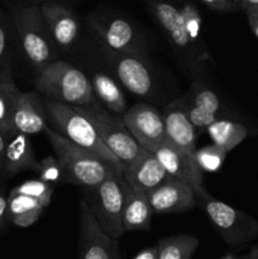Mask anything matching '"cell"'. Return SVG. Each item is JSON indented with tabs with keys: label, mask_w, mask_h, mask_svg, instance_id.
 Wrapping results in <instances>:
<instances>
[{
	"label": "cell",
	"mask_w": 258,
	"mask_h": 259,
	"mask_svg": "<svg viewBox=\"0 0 258 259\" xmlns=\"http://www.w3.org/2000/svg\"><path fill=\"white\" fill-rule=\"evenodd\" d=\"M45 134L62 169V182L90 189L98 186L111 175L123 174V168L71 143L50 126H47Z\"/></svg>",
	"instance_id": "6da1fadb"
},
{
	"label": "cell",
	"mask_w": 258,
	"mask_h": 259,
	"mask_svg": "<svg viewBox=\"0 0 258 259\" xmlns=\"http://www.w3.org/2000/svg\"><path fill=\"white\" fill-rule=\"evenodd\" d=\"M10 17L25 57L35 72L57 60V47L53 42L39 5L9 2Z\"/></svg>",
	"instance_id": "7a4b0ae2"
},
{
	"label": "cell",
	"mask_w": 258,
	"mask_h": 259,
	"mask_svg": "<svg viewBox=\"0 0 258 259\" xmlns=\"http://www.w3.org/2000/svg\"><path fill=\"white\" fill-rule=\"evenodd\" d=\"M34 85L47 99L57 103L83 106L96 101L90 78L66 61L56 60L38 71Z\"/></svg>",
	"instance_id": "3957f363"
},
{
	"label": "cell",
	"mask_w": 258,
	"mask_h": 259,
	"mask_svg": "<svg viewBox=\"0 0 258 259\" xmlns=\"http://www.w3.org/2000/svg\"><path fill=\"white\" fill-rule=\"evenodd\" d=\"M43 103H45L47 120H50V123L53 125V131H56L63 138L76 144L80 148L96 154L104 161L109 162L119 168H123L119 159L103 143L90 120L77 113L72 105L57 103V101L50 100V99L43 100Z\"/></svg>",
	"instance_id": "277c9868"
},
{
	"label": "cell",
	"mask_w": 258,
	"mask_h": 259,
	"mask_svg": "<svg viewBox=\"0 0 258 259\" xmlns=\"http://www.w3.org/2000/svg\"><path fill=\"white\" fill-rule=\"evenodd\" d=\"M73 108L77 113L90 120L103 143L119 159L123 168L131 166L144 152V149L129 133L123 119L106 110L98 100L89 105Z\"/></svg>",
	"instance_id": "5b68a950"
},
{
	"label": "cell",
	"mask_w": 258,
	"mask_h": 259,
	"mask_svg": "<svg viewBox=\"0 0 258 259\" xmlns=\"http://www.w3.org/2000/svg\"><path fill=\"white\" fill-rule=\"evenodd\" d=\"M207 219L228 245H243L258 238V220L215 199L205 189L195 194Z\"/></svg>",
	"instance_id": "8992f818"
},
{
	"label": "cell",
	"mask_w": 258,
	"mask_h": 259,
	"mask_svg": "<svg viewBox=\"0 0 258 259\" xmlns=\"http://www.w3.org/2000/svg\"><path fill=\"white\" fill-rule=\"evenodd\" d=\"M88 190L89 199L85 200L95 220L109 237L119 240L124 234L123 212L128 191L123 174L111 175Z\"/></svg>",
	"instance_id": "52a82bcc"
},
{
	"label": "cell",
	"mask_w": 258,
	"mask_h": 259,
	"mask_svg": "<svg viewBox=\"0 0 258 259\" xmlns=\"http://www.w3.org/2000/svg\"><path fill=\"white\" fill-rule=\"evenodd\" d=\"M88 24L105 50L124 55H146L143 38L131 20L120 15L93 13L88 17Z\"/></svg>",
	"instance_id": "ba28073f"
},
{
	"label": "cell",
	"mask_w": 258,
	"mask_h": 259,
	"mask_svg": "<svg viewBox=\"0 0 258 259\" xmlns=\"http://www.w3.org/2000/svg\"><path fill=\"white\" fill-rule=\"evenodd\" d=\"M174 103L184 110L197 133L206 132L207 126L219 119H229V111L218 91L199 78L194 80L189 91Z\"/></svg>",
	"instance_id": "9c48e42d"
},
{
	"label": "cell",
	"mask_w": 258,
	"mask_h": 259,
	"mask_svg": "<svg viewBox=\"0 0 258 259\" xmlns=\"http://www.w3.org/2000/svg\"><path fill=\"white\" fill-rule=\"evenodd\" d=\"M148 8L161 27L162 32L166 35L172 50L179 55L182 61H185V63H187L190 68L199 71V62H201V58L199 57L190 40L184 18L176 3L158 0V2L148 3Z\"/></svg>",
	"instance_id": "30bf717a"
},
{
	"label": "cell",
	"mask_w": 258,
	"mask_h": 259,
	"mask_svg": "<svg viewBox=\"0 0 258 259\" xmlns=\"http://www.w3.org/2000/svg\"><path fill=\"white\" fill-rule=\"evenodd\" d=\"M78 211L77 259H121L118 240L101 229L85 199L78 204Z\"/></svg>",
	"instance_id": "8fae6325"
},
{
	"label": "cell",
	"mask_w": 258,
	"mask_h": 259,
	"mask_svg": "<svg viewBox=\"0 0 258 259\" xmlns=\"http://www.w3.org/2000/svg\"><path fill=\"white\" fill-rule=\"evenodd\" d=\"M121 119L144 151L154 153L166 139L163 114L149 104H134L126 109Z\"/></svg>",
	"instance_id": "7c38bea8"
},
{
	"label": "cell",
	"mask_w": 258,
	"mask_h": 259,
	"mask_svg": "<svg viewBox=\"0 0 258 259\" xmlns=\"http://www.w3.org/2000/svg\"><path fill=\"white\" fill-rule=\"evenodd\" d=\"M103 53L115 76L129 93L139 98H149L153 95L154 78L144 56L124 55L111 52L105 48H103Z\"/></svg>",
	"instance_id": "4fadbf2b"
},
{
	"label": "cell",
	"mask_w": 258,
	"mask_h": 259,
	"mask_svg": "<svg viewBox=\"0 0 258 259\" xmlns=\"http://www.w3.org/2000/svg\"><path fill=\"white\" fill-rule=\"evenodd\" d=\"M39 8L57 50L72 51L81 34L80 18L73 8L65 0H47Z\"/></svg>",
	"instance_id": "5bb4252c"
},
{
	"label": "cell",
	"mask_w": 258,
	"mask_h": 259,
	"mask_svg": "<svg viewBox=\"0 0 258 259\" xmlns=\"http://www.w3.org/2000/svg\"><path fill=\"white\" fill-rule=\"evenodd\" d=\"M154 214H179L194 209L196 205L195 192L189 185L168 177L148 194Z\"/></svg>",
	"instance_id": "9a60e30c"
},
{
	"label": "cell",
	"mask_w": 258,
	"mask_h": 259,
	"mask_svg": "<svg viewBox=\"0 0 258 259\" xmlns=\"http://www.w3.org/2000/svg\"><path fill=\"white\" fill-rule=\"evenodd\" d=\"M154 154L169 177H174L189 185L195 194L204 189L202 171L197 166L195 156L175 148L166 141L154 152Z\"/></svg>",
	"instance_id": "2e32d148"
},
{
	"label": "cell",
	"mask_w": 258,
	"mask_h": 259,
	"mask_svg": "<svg viewBox=\"0 0 258 259\" xmlns=\"http://www.w3.org/2000/svg\"><path fill=\"white\" fill-rule=\"evenodd\" d=\"M123 177L131 189L149 194L169 176L156 154L144 151L131 166L124 168Z\"/></svg>",
	"instance_id": "e0dca14e"
},
{
	"label": "cell",
	"mask_w": 258,
	"mask_h": 259,
	"mask_svg": "<svg viewBox=\"0 0 258 259\" xmlns=\"http://www.w3.org/2000/svg\"><path fill=\"white\" fill-rule=\"evenodd\" d=\"M164 132L166 139L171 146L187 154L196 153L197 132L181 108L172 101L164 108Z\"/></svg>",
	"instance_id": "ac0fdd59"
},
{
	"label": "cell",
	"mask_w": 258,
	"mask_h": 259,
	"mask_svg": "<svg viewBox=\"0 0 258 259\" xmlns=\"http://www.w3.org/2000/svg\"><path fill=\"white\" fill-rule=\"evenodd\" d=\"M46 120L47 115L45 103L40 96L34 91L22 93L13 116L15 133H23L27 136L45 133L48 126Z\"/></svg>",
	"instance_id": "d6986e66"
},
{
	"label": "cell",
	"mask_w": 258,
	"mask_h": 259,
	"mask_svg": "<svg viewBox=\"0 0 258 259\" xmlns=\"http://www.w3.org/2000/svg\"><path fill=\"white\" fill-rule=\"evenodd\" d=\"M154 211L149 202L148 194L129 187L126 191L123 212V228L126 232H148Z\"/></svg>",
	"instance_id": "ffe728a7"
},
{
	"label": "cell",
	"mask_w": 258,
	"mask_h": 259,
	"mask_svg": "<svg viewBox=\"0 0 258 259\" xmlns=\"http://www.w3.org/2000/svg\"><path fill=\"white\" fill-rule=\"evenodd\" d=\"M39 162L35 159L29 136L15 133L8 139L4 156V172L14 175L23 169L37 171Z\"/></svg>",
	"instance_id": "44dd1931"
},
{
	"label": "cell",
	"mask_w": 258,
	"mask_h": 259,
	"mask_svg": "<svg viewBox=\"0 0 258 259\" xmlns=\"http://www.w3.org/2000/svg\"><path fill=\"white\" fill-rule=\"evenodd\" d=\"M90 81L96 100L100 101L106 110L115 115H123L125 113L128 109L125 95L113 76L103 71H95Z\"/></svg>",
	"instance_id": "7402d4cb"
},
{
	"label": "cell",
	"mask_w": 258,
	"mask_h": 259,
	"mask_svg": "<svg viewBox=\"0 0 258 259\" xmlns=\"http://www.w3.org/2000/svg\"><path fill=\"white\" fill-rule=\"evenodd\" d=\"M206 133L211 139L212 144L229 153L247 138L249 131L240 121L232 120V119H219L207 126Z\"/></svg>",
	"instance_id": "603a6c76"
},
{
	"label": "cell",
	"mask_w": 258,
	"mask_h": 259,
	"mask_svg": "<svg viewBox=\"0 0 258 259\" xmlns=\"http://www.w3.org/2000/svg\"><path fill=\"white\" fill-rule=\"evenodd\" d=\"M22 91L12 78H0V133L7 137L15 134L13 116Z\"/></svg>",
	"instance_id": "cb8c5ba5"
},
{
	"label": "cell",
	"mask_w": 258,
	"mask_h": 259,
	"mask_svg": "<svg viewBox=\"0 0 258 259\" xmlns=\"http://www.w3.org/2000/svg\"><path fill=\"white\" fill-rule=\"evenodd\" d=\"M200 240L190 234H177L162 238L156 244L157 259H191Z\"/></svg>",
	"instance_id": "d4e9b609"
},
{
	"label": "cell",
	"mask_w": 258,
	"mask_h": 259,
	"mask_svg": "<svg viewBox=\"0 0 258 259\" xmlns=\"http://www.w3.org/2000/svg\"><path fill=\"white\" fill-rule=\"evenodd\" d=\"M176 4L181 12L186 32L197 55L201 58V61H209V52L206 51L205 43L202 40V19L199 9L191 0H180Z\"/></svg>",
	"instance_id": "484cf974"
},
{
	"label": "cell",
	"mask_w": 258,
	"mask_h": 259,
	"mask_svg": "<svg viewBox=\"0 0 258 259\" xmlns=\"http://www.w3.org/2000/svg\"><path fill=\"white\" fill-rule=\"evenodd\" d=\"M12 29L10 20L0 12V78H12Z\"/></svg>",
	"instance_id": "4316f807"
},
{
	"label": "cell",
	"mask_w": 258,
	"mask_h": 259,
	"mask_svg": "<svg viewBox=\"0 0 258 259\" xmlns=\"http://www.w3.org/2000/svg\"><path fill=\"white\" fill-rule=\"evenodd\" d=\"M227 152L215 144H209L196 149L195 161L202 172H218L224 164Z\"/></svg>",
	"instance_id": "83f0119b"
},
{
	"label": "cell",
	"mask_w": 258,
	"mask_h": 259,
	"mask_svg": "<svg viewBox=\"0 0 258 259\" xmlns=\"http://www.w3.org/2000/svg\"><path fill=\"white\" fill-rule=\"evenodd\" d=\"M53 191H55L53 185L47 184V182L42 181L39 179L28 180V181L23 182L19 186L14 187L12 190V192H14V194L25 195V196L38 200L45 207H47L51 204Z\"/></svg>",
	"instance_id": "f1b7e54d"
},
{
	"label": "cell",
	"mask_w": 258,
	"mask_h": 259,
	"mask_svg": "<svg viewBox=\"0 0 258 259\" xmlns=\"http://www.w3.org/2000/svg\"><path fill=\"white\" fill-rule=\"evenodd\" d=\"M46 207L38 200L25 195L10 192L8 197V214L10 219L35 210H45Z\"/></svg>",
	"instance_id": "f546056e"
},
{
	"label": "cell",
	"mask_w": 258,
	"mask_h": 259,
	"mask_svg": "<svg viewBox=\"0 0 258 259\" xmlns=\"http://www.w3.org/2000/svg\"><path fill=\"white\" fill-rule=\"evenodd\" d=\"M37 172L39 174V180L53 186L62 182V169L56 157L48 156L39 161Z\"/></svg>",
	"instance_id": "4dcf8cb0"
},
{
	"label": "cell",
	"mask_w": 258,
	"mask_h": 259,
	"mask_svg": "<svg viewBox=\"0 0 258 259\" xmlns=\"http://www.w3.org/2000/svg\"><path fill=\"white\" fill-rule=\"evenodd\" d=\"M200 2L204 3L207 8L215 10V12L229 13L238 9V7L232 0H200Z\"/></svg>",
	"instance_id": "1f68e13d"
},
{
	"label": "cell",
	"mask_w": 258,
	"mask_h": 259,
	"mask_svg": "<svg viewBox=\"0 0 258 259\" xmlns=\"http://www.w3.org/2000/svg\"><path fill=\"white\" fill-rule=\"evenodd\" d=\"M42 212H43V210H35V211L27 212V214H23V215H19V217L13 218L12 222H13V224H15L17 227L28 228V227H30V225L34 224V223L39 219L40 215H42Z\"/></svg>",
	"instance_id": "d6a6232c"
},
{
	"label": "cell",
	"mask_w": 258,
	"mask_h": 259,
	"mask_svg": "<svg viewBox=\"0 0 258 259\" xmlns=\"http://www.w3.org/2000/svg\"><path fill=\"white\" fill-rule=\"evenodd\" d=\"M133 259H157L156 245L154 247L146 248V249H142Z\"/></svg>",
	"instance_id": "836d02e7"
},
{
	"label": "cell",
	"mask_w": 258,
	"mask_h": 259,
	"mask_svg": "<svg viewBox=\"0 0 258 259\" xmlns=\"http://www.w3.org/2000/svg\"><path fill=\"white\" fill-rule=\"evenodd\" d=\"M8 139H9V137L0 133V175L4 172V156H5V148H7Z\"/></svg>",
	"instance_id": "e575fe53"
},
{
	"label": "cell",
	"mask_w": 258,
	"mask_h": 259,
	"mask_svg": "<svg viewBox=\"0 0 258 259\" xmlns=\"http://www.w3.org/2000/svg\"><path fill=\"white\" fill-rule=\"evenodd\" d=\"M258 8V0H240L239 9L244 10L245 13Z\"/></svg>",
	"instance_id": "d590c367"
},
{
	"label": "cell",
	"mask_w": 258,
	"mask_h": 259,
	"mask_svg": "<svg viewBox=\"0 0 258 259\" xmlns=\"http://www.w3.org/2000/svg\"><path fill=\"white\" fill-rule=\"evenodd\" d=\"M7 214H8V199L4 196V195L0 194V223L3 222V219H4Z\"/></svg>",
	"instance_id": "8d00e7d4"
},
{
	"label": "cell",
	"mask_w": 258,
	"mask_h": 259,
	"mask_svg": "<svg viewBox=\"0 0 258 259\" xmlns=\"http://www.w3.org/2000/svg\"><path fill=\"white\" fill-rule=\"evenodd\" d=\"M248 18V23H249V27L252 29V32L254 33L255 37L258 38V19H254V18Z\"/></svg>",
	"instance_id": "74e56055"
},
{
	"label": "cell",
	"mask_w": 258,
	"mask_h": 259,
	"mask_svg": "<svg viewBox=\"0 0 258 259\" xmlns=\"http://www.w3.org/2000/svg\"><path fill=\"white\" fill-rule=\"evenodd\" d=\"M240 259H258V247L253 248L248 254L243 255V257H240Z\"/></svg>",
	"instance_id": "f35d334b"
},
{
	"label": "cell",
	"mask_w": 258,
	"mask_h": 259,
	"mask_svg": "<svg viewBox=\"0 0 258 259\" xmlns=\"http://www.w3.org/2000/svg\"><path fill=\"white\" fill-rule=\"evenodd\" d=\"M13 2H20V3H28V4H42L43 2H47V0H13ZM65 2H77V0H65Z\"/></svg>",
	"instance_id": "ab89813d"
},
{
	"label": "cell",
	"mask_w": 258,
	"mask_h": 259,
	"mask_svg": "<svg viewBox=\"0 0 258 259\" xmlns=\"http://www.w3.org/2000/svg\"><path fill=\"white\" fill-rule=\"evenodd\" d=\"M245 14H247V17L254 18V19H258V8H255V9L250 10V12H247V13H245Z\"/></svg>",
	"instance_id": "60d3db41"
},
{
	"label": "cell",
	"mask_w": 258,
	"mask_h": 259,
	"mask_svg": "<svg viewBox=\"0 0 258 259\" xmlns=\"http://www.w3.org/2000/svg\"><path fill=\"white\" fill-rule=\"evenodd\" d=\"M222 259H240V257L235 255L234 253H228V254H225Z\"/></svg>",
	"instance_id": "b9f144b4"
},
{
	"label": "cell",
	"mask_w": 258,
	"mask_h": 259,
	"mask_svg": "<svg viewBox=\"0 0 258 259\" xmlns=\"http://www.w3.org/2000/svg\"><path fill=\"white\" fill-rule=\"evenodd\" d=\"M147 2V4H148V3H152V2H158V0H146ZM168 2H172V3H179L180 0H168Z\"/></svg>",
	"instance_id": "7bdbcfd3"
},
{
	"label": "cell",
	"mask_w": 258,
	"mask_h": 259,
	"mask_svg": "<svg viewBox=\"0 0 258 259\" xmlns=\"http://www.w3.org/2000/svg\"><path fill=\"white\" fill-rule=\"evenodd\" d=\"M232 2L234 3V4L238 7V9H239V2H240V0H232Z\"/></svg>",
	"instance_id": "ee69618b"
}]
</instances>
